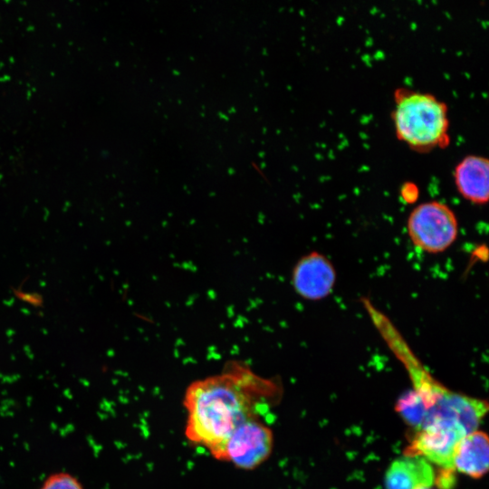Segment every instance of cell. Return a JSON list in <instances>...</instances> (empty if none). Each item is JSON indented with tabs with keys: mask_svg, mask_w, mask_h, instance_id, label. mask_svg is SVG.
<instances>
[{
	"mask_svg": "<svg viewBox=\"0 0 489 489\" xmlns=\"http://www.w3.org/2000/svg\"><path fill=\"white\" fill-rule=\"evenodd\" d=\"M466 434L450 425H433L416 431L405 455H419L445 470L453 469V455Z\"/></svg>",
	"mask_w": 489,
	"mask_h": 489,
	"instance_id": "7",
	"label": "cell"
},
{
	"mask_svg": "<svg viewBox=\"0 0 489 489\" xmlns=\"http://www.w3.org/2000/svg\"><path fill=\"white\" fill-rule=\"evenodd\" d=\"M391 111L397 139L417 153L445 149L451 142L448 106L436 95L408 87L393 91Z\"/></svg>",
	"mask_w": 489,
	"mask_h": 489,
	"instance_id": "3",
	"label": "cell"
},
{
	"mask_svg": "<svg viewBox=\"0 0 489 489\" xmlns=\"http://www.w3.org/2000/svg\"><path fill=\"white\" fill-rule=\"evenodd\" d=\"M436 478L430 462L419 455H405L388 466L385 475V488L420 489L433 486Z\"/></svg>",
	"mask_w": 489,
	"mask_h": 489,
	"instance_id": "9",
	"label": "cell"
},
{
	"mask_svg": "<svg viewBox=\"0 0 489 489\" xmlns=\"http://www.w3.org/2000/svg\"><path fill=\"white\" fill-rule=\"evenodd\" d=\"M37 489H86V487L77 475L60 470L49 474Z\"/></svg>",
	"mask_w": 489,
	"mask_h": 489,
	"instance_id": "11",
	"label": "cell"
},
{
	"mask_svg": "<svg viewBox=\"0 0 489 489\" xmlns=\"http://www.w3.org/2000/svg\"><path fill=\"white\" fill-rule=\"evenodd\" d=\"M273 446L272 430L261 418H254L239 425L212 456L236 468L252 470L268 459Z\"/></svg>",
	"mask_w": 489,
	"mask_h": 489,
	"instance_id": "5",
	"label": "cell"
},
{
	"mask_svg": "<svg viewBox=\"0 0 489 489\" xmlns=\"http://www.w3.org/2000/svg\"><path fill=\"white\" fill-rule=\"evenodd\" d=\"M453 179L458 194L476 206L489 199V160L481 155H466L455 167Z\"/></svg>",
	"mask_w": 489,
	"mask_h": 489,
	"instance_id": "8",
	"label": "cell"
},
{
	"mask_svg": "<svg viewBox=\"0 0 489 489\" xmlns=\"http://www.w3.org/2000/svg\"><path fill=\"white\" fill-rule=\"evenodd\" d=\"M360 302L409 377L412 388L405 393V399L408 417L415 431L440 424L456 427L465 434L477 430L488 411L487 401L455 392L442 384L422 364L391 320L369 298H362Z\"/></svg>",
	"mask_w": 489,
	"mask_h": 489,
	"instance_id": "2",
	"label": "cell"
},
{
	"mask_svg": "<svg viewBox=\"0 0 489 489\" xmlns=\"http://www.w3.org/2000/svg\"><path fill=\"white\" fill-rule=\"evenodd\" d=\"M420 489H435V488H433V486H429V487H423V488H420Z\"/></svg>",
	"mask_w": 489,
	"mask_h": 489,
	"instance_id": "13",
	"label": "cell"
},
{
	"mask_svg": "<svg viewBox=\"0 0 489 489\" xmlns=\"http://www.w3.org/2000/svg\"><path fill=\"white\" fill-rule=\"evenodd\" d=\"M458 220L446 204L431 200L415 206L407 220V231L412 244L428 254L447 250L458 236Z\"/></svg>",
	"mask_w": 489,
	"mask_h": 489,
	"instance_id": "4",
	"label": "cell"
},
{
	"mask_svg": "<svg viewBox=\"0 0 489 489\" xmlns=\"http://www.w3.org/2000/svg\"><path fill=\"white\" fill-rule=\"evenodd\" d=\"M337 273L331 261L323 254L312 251L295 264L292 283L304 300L321 301L329 296L336 283Z\"/></svg>",
	"mask_w": 489,
	"mask_h": 489,
	"instance_id": "6",
	"label": "cell"
},
{
	"mask_svg": "<svg viewBox=\"0 0 489 489\" xmlns=\"http://www.w3.org/2000/svg\"><path fill=\"white\" fill-rule=\"evenodd\" d=\"M278 394L273 381L256 375L241 361L230 360L220 374L187 387L185 435L212 455L239 425L261 418Z\"/></svg>",
	"mask_w": 489,
	"mask_h": 489,
	"instance_id": "1",
	"label": "cell"
},
{
	"mask_svg": "<svg viewBox=\"0 0 489 489\" xmlns=\"http://www.w3.org/2000/svg\"><path fill=\"white\" fill-rule=\"evenodd\" d=\"M489 439L485 432L475 430L457 443L453 455V469L472 478H481L488 471Z\"/></svg>",
	"mask_w": 489,
	"mask_h": 489,
	"instance_id": "10",
	"label": "cell"
},
{
	"mask_svg": "<svg viewBox=\"0 0 489 489\" xmlns=\"http://www.w3.org/2000/svg\"><path fill=\"white\" fill-rule=\"evenodd\" d=\"M400 197L404 202L414 204L419 197L417 185L410 181L403 183L400 187Z\"/></svg>",
	"mask_w": 489,
	"mask_h": 489,
	"instance_id": "12",
	"label": "cell"
}]
</instances>
